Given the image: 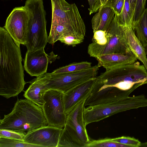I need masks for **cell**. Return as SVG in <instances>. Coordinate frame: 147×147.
Here are the masks:
<instances>
[{
    "mask_svg": "<svg viewBox=\"0 0 147 147\" xmlns=\"http://www.w3.org/2000/svg\"><path fill=\"white\" fill-rule=\"evenodd\" d=\"M41 107L31 101L18 99L11 113L0 120V129H5L26 136L47 124Z\"/></svg>",
    "mask_w": 147,
    "mask_h": 147,
    "instance_id": "2",
    "label": "cell"
},
{
    "mask_svg": "<svg viewBox=\"0 0 147 147\" xmlns=\"http://www.w3.org/2000/svg\"></svg>",
    "mask_w": 147,
    "mask_h": 147,
    "instance_id": "36",
    "label": "cell"
},
{
    "mask_svg": "<svg viewBox=\"0 0 147 147\" xmlns=\"http://www.w3.org/2000/svg\"><path fill=\"white\" fill-rule=\"evenodd\" d=\"M100 45H105L107 41L106 36V31L99 30L94 33V35L92 40Z\"/></svg>",
    "mask_w": 147,
    "mask_h": 147,
    "instance_id": "27",
    "label": "cell"
},
{
    "mask_svg": "<svg viewBox=\"0 0 147 147\" xmlns=\"http://www.w3.org/2000/svg\"><path fill=\"white\" fill-rule=\"evenodd\" d=\"M25 135L5 129H0V137L5 138L24 142Z\"/></svg>",
    "mask_w": 147,
    "mask_h": 147,
    "instance_id": "26",
    "label": "cell"
},
{
    "mask_svg": "<svg viewBox=\"0 0 147 147\" xmlns=\"http://www.w3.org/2000/svg\"><path fill=\"white\" fill-rule=\"evenodd\" d=\"M0 95L8 99L23 90L24 80L20 46L5 28L0 27Z\"/></svg>",
    "mask_w": 147,
    "mask_h": 147,
    "instance_id": "1",
    "label": "cell"
},
{
    "mask_svg": "<svg viewBox=\"0 0 147 147\" xmlns=\"http://www.w3.org/2000/svg\"><path fill=\"white\" fill-rule=\"evenodd\" d=\"M147 0H137L133 16L132 25L140 17L145 10Z\"/></svg>",
    "mask_w": 147,
    "mask_h": 147,
    "instance_id": "25",
    "label": "cell"
},
{
    "mask_svg": "<svg viewBox=\"0 0 147 147\" xmlns=\"http://www.w3.org/2000/svg\"><path fill=\"white\" fill-rule=\"evenodd\" d=\"M147 106V98L143 94L125 98L114 102L84 107L85 125L98 122L121 112Z\"/></svg>",
    "mask_w": 147,
    "mask_h": 147,
    "instance_id": "6",
    "label": "cell"
},
{
    "mask_svg": "<svg viewBox=\"0 0 147 147\" xmlns=\"http://www.w3.org/2000/svg\"><path fill=\"white\" fill-rule=\"evenodd\" d=\"M146 8V9H147V8Z\"/></svg>",
    "mask_w": 147,
    "mask_h": 147,
    "instance_id": "35",
    "label": "cell"
},
{
    "mask_svg": "<svg viewBox=\"0 0 147 147\" xmlns=\"http://www.w3.org/2000/svg\"><path fill=\"white\" fill-rule=\"evenodd\" d=\"M115 15V12L112 7L106 5H102L92 20L93 33L99 30L106 31Z\"/></svg>",
    "mask_w": 147,
    "mask_h": 147,
    "instance_id": "17",
    "label": "cell"
},
{
    "mask_svg": "<svg viewBox=\"0 0 147 147\" xmlns=\"http://www.w3.org/2000/svg\"><path fill=\"white\" fill-rule=\"evenodd\" d=\"M99 67L96 65L78 71L59 74H46L47 86L63 93L79 84L96 77Z\"/></svg>",
    "mask_w": 147,
    "mask_h": 147,
    "instance_id": "8",
    "label": "cell"
},
{
    "mask_svg": "<svg viewBox=\"0 0 147 147\" xmlns=\"http://www.w3.org/2000/svg\"><path fill=\"white\" fill-rule=\"evenodd\" d=\"M106 0H100V2L101 6L105 5L106 3Z\"/></svg>",
    "mask_w": 147,
    "mask_h": 147,
    "instance_id": "32",
    "label": "cell"
},
{
    "mask_svg": "<svg viewBox=\"0 0 147 147\" xmlns=\"http://www.w3.org/2000/svg\"><path fill=\"white\" fill-rule=\"evenodd\" d=\"M51 24L57 23L81 26L85 24L75 3L70 4L65 0H51Z\"/></svg>",
    "mask_w": 147,
    "mask_h": 147,
    "instance_id": "11",
    "label": "cell"
},
{
    "mask_svg": "<svg viewBox=\"0 0 147 147\" xmlns=\"http://www.w3.org/2000/svg\"><path fill=\"white\" fill-rule=\"evenodd\" d=\"M97 66L103 67L106 70L123 65L131 64L136 62L137 58L131 51L125 53H113L101 55L97 57Z\"/></svg>",
    "mask_w": 147,
    "mask_h": 147,
    "instance_id": "16",
    "label": "cell"
},
{
    "mask_svg": "<svg viewBox=\"0 0 147 147\" xmlns=\"http://www.w3.org/2000/svg\"><path fill=\"white\" fill-rule=\"evenodd\" d=\"M135 34L144 47L147 45V10L132 25Z\"/></svg>",
    "mask_w": 147,
    "mask_h": 147,
    "instance_id": "19",
    "label": "cell"
},
{
    "mask_svg": "<svg viewBox=\"0 0 147 147\" xmlns=\"http://www.w3.org/2000/svg\"><path fill=\"white\" fill-rule=\"evenodd\" d=\"M28 20V11L24 6L14 8L6 20L4 28L19 46L26 43Z\"/></svg>",
    "mask_w": 147,
    "mask_h": 147,
    "instance_id": "10",
    "label": "cell"
},
{
    "mask_svg": "<svg viewBox=\"0 0 147 147\" xmlns=\"http://www.w3.org/2000/svg\"><path fill=\"white\" fill-rule=\"evenodd\" d=\"M63 93L58 90H49L45 93V102L42 108L48 125L62 128L65 124L67 115L64 108Z\"/></svg>",
    "mask_w": 147,
    "mask_h": 147,
    "instance_id": "9",
    "label": "cell"
},
{
    "mask_svg": "<svg viewBox=\"0 0 147 147\" xmlns=\"http://www.w3.org/2000/svg\"><path fill=\"white\" fill-rule=\"evenodd\" d=\"M129 1L131 8L134 14L137 0H129Z\"/></svg>",
    "mask_w": 147,
    "mask_h": 147,
    "instance_id": "30",
    "label": "cell"
},
{
    "mask_svg": "<svg viewBox=\"0 0 147 147\" xmlns=\"http://www.w3.org/2000/svg\"><path fill=\"white\" fill-rule=\"evenodd\" d=\"M86 99L78 103L67 115L57 147H87L90 142L84 117Z\"/></svg>",
    "mask_w": 147,
    "mask_h": 147,
    "instance_id": "5",
    "label": "cell"
},
{
    "mask_svg": "<svg viewBox=\"0 0 147 147\" xmlns=\"http://www.w3.org/2000/svg\"><path fill=\"white\" fill-rule=\"evenodd\" d=\"M127 43L130 50L140 61L147 70V59L144 48L136 36L131 25L123 26Z\"/></svg>",
    "mask_w": 147,
    "mask_h": 147,
    "instance_id": "18",
    "label": "cell"
},
{
    "mask_svg": "<svg viewBox=\"0 0 147 147\" xmlns=\"http://www.w3.org/2000/svg\"><path fill=\"white\" fill-rule=\"evenodd\" d=\"M117 0H106L105 5L112 7Z\"/></svg>",
    "mask_w": 147,
    "mask_h": 147,
    "instance_id": "31",
    "label": "cell"
},
{
    "mask_svg": "<svg viewBox=\"0 0 147 147\" xmlns=\"http://www.w3.org/2000/svg\"><path fill=\"white\" fill-rule=\"evenodd\" d=\"M107 41L104 45L95 42L90 44L88 53L96 58L102 55L113 53H125L131 51L126 39L123 26L119 24L114 18L106 31Z\"/></svg>",
    "mask_w": 147,
    "mask_h": 147,
    "instance_id": "7",
    "label": "cell"
},
{
    "mask_svg": "<svg viewBox=\"0 0 147 147\" xmlns=\"http://www.w3.org/2000/svg\"><path fill=\"white\" fill-rule=\"evenodd\" d=\"M87 147H129L128 146L113 141L109 138L91 140Z\"/></svg>",
    "mask_w": 147,
    "mask_h": 147,
    "instance_id": "23",
    "label": "cell"
},
{
    "mask_svg": "<svg viewBox=\"0 0 147 147\" xmlns=\"http://www.w3.org/2000/svg\"><path fill=\"white\" fill-rule=\"evenodd\" d=\"M63 129L48 125L43 127L25 136L24 142L41 147H57Z\"/></svg>",
    "mask_w": 147,
    "mask_h": 147,
    "instance_id": "13",
    "label": "cell"
},
{
    "mask_svg": "<svg viewBox=\"0 0 147 147\" xmlns=\"http://www.w3.org/2000/svg\"><path fill=\"white\" fill-rule=\"evenodd\" d=\"M110 139L111 141L127 145L129 147H140L141 144L138 140L129 137L122 136Z\"/></svg>",
    "mask_w": 147,
    "mask_h": 147,
    "instance_id": "24",
    "label": "cell"
},
{
    "mask_svg": "<svg viewBox=\"0 0 147 147\" xmlns=\"http://www.w3.org/2000/svg\"><path fill=\"white\" fill-rule=\"evenodd\" d=\"M59 40L66 45H71L73 47H75L76 45L81 43L84 41L71 36H65Z\"/></svg>",
    "mask_w": 147,
    "mask_h": 147,
    "instance_id": "28",
    "label": "cell"
},
{
    "mask_svg": "<svg viewBox=\"0 0 147 147\" xmlns=\"http://www.w3.org/2000/svg\"><path fill=\"white\" fill-rule=\"evenodd\" d=\"M91 65V63L87 61L74 62L60 67L55 70L51 73L59 74L78 71L90 67Z\"/></svg>",
    "mask_w": 147,
    "mask_h": 147,
    "instance_id": "21",
    "label": "cell"
},
{
    "mask_svg": "<svg viewBox=\"0 0 147 147\" xmlns=\"http://www.w3.org/2000/svg\"><path fill=\"white\" fill-rule=\"evenodd\" d=\"M140 147H147V142L141 143Z\"/></svg>",
    "mask_w": 147,
    "mask_h": 147,
    "instance_id": "33",
    "label": "cell"
},
{
    "mask_svg": "<svg viewBox=\"0 0 147 147\" xmlns=\"http://www.w3.org/2000/svg\"><path fill=\"white\" fill-rule=\"evenodd\" d=\"M133 15L129 0H125L121 14L118 16L115 15L114 18L121 25H132Z\"/></svg>",
    "mask_w": 147,
    "mask_h": 147,
    "instance_id": "20",
    "label": "cell"
},
{
    "mask_svg": "<svg viewBox=\"0 0 147 147\" xmlns=\"http://www.w3.org/2000/svg\"><path fill=\"white\" fill-rule=\"evenodd\" d=\"M145 53L147 55V45L144 47Z\"/></svg>",
    "mask_w": 147,
    "mask_h": 147,
    "instance_id": "34",
    "label": "cell"
},
{
    "mask_svg": "<svg viewBox=\"0 0 147 147\" xmlns=\"http://www.w3.org/2000/svg\"><path fill=\"white\" fill-rule=\"evenodd\" d=\"M46 73L36 77L31 81L30 84L24 94L26 98L41 108L45 102L44 95L49 90L47 86Z\"/></svg>",
    "mask_w": 147,
    "mask_h": 147,
    "instance_id": "15",
    "label": "cell"
},
{
    "mask_svg": "<svg viewBox=\"0 0 147 147\" xmlns=\"http://www.w3.org/2000/svg\"><path fill=\"white\" fill-rule=\"evenodd\" d=\"M95 77L83 82L63 93L62 101L64 111L67 115L73 108L90 95L96 80Z\"/></svg>",
    "mask_w": 147,
    "mask_h": 147,
    "instance_id": "14",
    "label": "cell"
},
{
    "mask_svg": "<svg viewBox=\"0 0 147 147\" xmlns=\"http://www.w3.org/2000/svg\"><path fill=\"white\" fill-rule=\"evenodd\" d=\"M125 0H117L112 7L115 13V15L119 16L123 9Z\"/></svg>",
    "mask_w": 147,
    "mask_h": 147,
    "instance_id": "29",
    "label": "cell"
},
{
    "mask_svg": "<svg viewBox=\"0 0 147 147\" xmlns=\"http://www.w3.org/2000/svg\"><path fill=\"white\" fill-rule=\"evenodd\" d=\"M101 85L109 86L120 94L132 92L139 86L147 84V70L138 61L117 66L97 77Z\"/></svg>",
    "mask_w": 147,
    "mask_h": 147,
    "instance_id": "3",
    "label": "cell"
},
{
    "mask_svg": "<svg viewBox=\"0 0 147 147\" xmlns=\"http://www.w3.org/2000/svg\"><path fill=\"white\" fill-rule=\"evenodd\" d=\"M41 147L23 141L5 138L0 137V147Z\"/></svg>",
    "mask_w": 147,
    "mask_h": 147,
    "instance_id": "22",
    "label": "cell"
},
{
    "mask_svg": "<svg viewBox=\"0 0 147 147\" xmlns=\"http://www.w3.org/2000/svg\"><path fill=\"white\" fill-rule=\"evenodd\" d=\"M28 20L25 45L29 51L44 49L48 42L46 13L43 0H27Z\"/></svg>",
    "mask_w": 147,
    "mask_h": 147,
    "instance_id": "4",
    "label": "cell"
},
{
    "mask_svg": "<svg viewBox=\"0 0 147 147\" xmlns=\"http://www.w3.org/2000/svg\"><path fill=\"white\" fill-rule=\"evenodd\" d=\"M57 57V55L53 51L46 54L44 49L27 51L24 60V69L31 76H39L47 73L49 63L54 61Z\"/></svg>",
    "mask_w": 147,
    "mask_h": 147,
    "instance_id": "12",
    "label": "cell"
}]
</instances>
